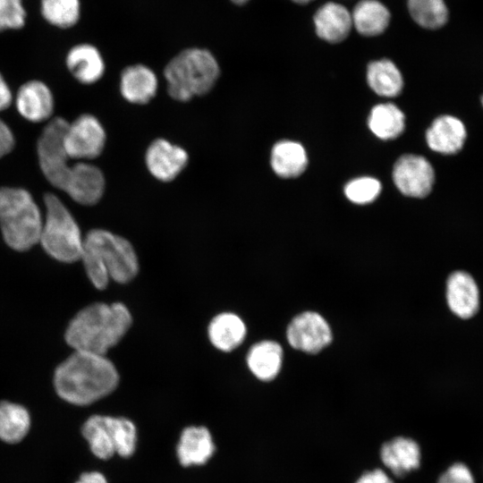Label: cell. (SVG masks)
<instances>
[{
	"instance_id": "obj_1",
	"label": "cell",
	"mask_w": 483,
	"mask_h": 483,
	"mask_svg": "<svg viewBox=\"0 0 483 483\" xmlns=\"http://www.w3.org/2000/svg\"><path fill=\"white\" fill-rule=\"evenodd\" d=\"M119 374L106 355L74 351L55 369L54 385L58 395L70 403L88 405L112 393Z\"/></svg>"
},
{
	"instance_id": "obj_2",
	"label": "cell",
	"mask_w": 483,
	"mask_h": 483,
	"mask_svg": "<svg viewBox=\"0 0 483 483\" xmlns=\"http://www.w3.org/2000/svg\"><path fill=\"white\" fill-rule=\"evenodd\" d=\"M131 323V314L124 304L92 303L71 320L65 340L74 351L106 355L122 340Z\"/></svg>"
},
{
	"instance_id": "obj_3",
	"label": "cell",
	"mask_w": 483,
	"mask_h": 483,
	"mask_svg": "<svg viewBox=\"0 0 483 483\" xmlns=\"http://www.w3.org/2000/svg\"><path fill=\"white\" fill-rule=\"evenodd\" d=\"M80 259L90 282L99 290L105 289L109 280L128 283L139 271L137 254L131 243L104 229H93L86 234Z\"/></svg>"
},
{
	"instance_id": "obj_4",
	"label": "cell",
	"mask_w": 483,
	"mask_h": 483,
	"mask_svg": "<svg viewBox=\"0 0 483 483\" xmlns=\"http://www.w3.org/2000/svg\"><path fill=\"white\" fill-rule=\"evenodd\" d=\"M219 75L220 67L215 56L208 50L198 47L180 52L164 70L167 92L180 102L208 93Z\"/></svg>"
},
{
	"instance_id": "obj_5",
	"label": "cell",
	"mask_w": 483,
	"mask_h": 483,
	"mask_svg": "<svg viewBox=\"0 0 483 483\" xmlns=\"http://www.w3.org/2000/svg\"><path fill=\"white\" fill-rule=\"evenodd\" d=\"M43 218L31 194L21 188H0V228L12 249L24 251L39 242Z\"/></svg>"
},
{
	"instance_id": "obj_6",
	"label": "cell",
	"mask_w": 483,
	"mask_h": 483,
	"mask_svg": "<svg viewBox=\"0 0 483 483\" xmlns=\"http://www.w3.org/2000/svg\"><path fill=\"white\" fill-rule=\"evenodd\" d=\"M46 215L39 242L47 254L61 262L80 259L83 238L80 227L64 204L53 193L44 196Z\"/></svg>"
},
{
	"instance_id": "obj_7",
	"label": "cell",
	"mask_w": 483,
	"mask_h": 483,
	"mask_svg": "<svg viewBox=\"0 0 483 483\" xmlns=\"http://www.w3.org/2000/svg\"><path fill=\"white\" fill-rule=\"evenodd\" d=\"M68 122L62 117L50 120L43 129L37 143L40 169L54 187L64 191L72 165L64 147V135Z\"/></svg>"
},
{
	"instance_id": "obj_8",
	"label": "cell",
	"mask_w": 483,
	"mask_h": 483,
	"mask_svg": "<svg viewBox=\"0 0 483 483\" xmlns=\"http://www.w3.org/2000/svg\"><path fill=\"white\" fill-rule=\"evenodd\" d=\"M106 141V131L99 120L84 114L68 123L64 135V147L71 159L89 160L103 152Z\"/></svg>"
},
{
	"instance_id": "obj_9",
	"label": "cell",
	"mask_w": 483,
	"mask_h": 483,
	"mask_svg": "<svg viewBox=\"0 0 483 483\" xmlns=\"http://www.w3.org/2000/svg\"><path fill=\"white\" fill-rule=\"evenodd\" d=\"M286 336L292 348L316 353L331 343L332 331L320 314L305 311L292 318L287 327Z\"/></svg>"
},
{
	"instance_id": "obj_10",
	"label": "cell",
	"mask_w": 483,
	"mask_h": 483,
	"mask_svg": "<svg viewBox=\"0 0 483 483\" xmlns=\"http://www.w3.org/2000/svg\"><path fill=\"white\" fill-rule=\"evenodd\" d=\"M393 179L404 195L424 198L432 190L435 174L430 163L421 156L407 154L395 163Z\"/></svg>"
},
{
	"instance_id": "obj_11",
	"label": "cell",
	"mask_w": 483,
	"mask_h": 483,
	"mask_svg": "<svg viewBox=\"0 0 483 483\" xmlns=\"http://www.w3.org/2000/svg\"><path fill=\"white\" fill-rule=\"evenodd\" d=\"M187 151L165 139H156L145 153V164L157 180L168 182L174 180L186 167Z\"/></svg>"
},
{
	"instance_id": "obj_12",
	"label": "cell",
	"mask_w": 483,
	"mask_h": 483,
	"mask_svg": "<svg viewBox=\"0 0 483 483\" xmlns=\"http://www.w3.org/2000/svg\"><path fill=\"white\" fill-rule=\"evenodd\" d=\"M105 186L102 171L92 164L80 161L72 165L64 191L77 203L91 206L101 199Z\"/></svg>"
},
{
	"instance_id": "obj_13",
	"label": "cell",
	"mask_w": 483,
	"mask_h": 483,
	"mask_svg": "<svg viewBox=\"0 0 483 483\" xmlns=\"http://www.w3.org/2000/svg\"><path fill=\"white\" fill-rule=\"evenodd\" d=\"M15 105L23 118L32 123H39L52 115L54 98L51 90L44 82L30 80L18 89Z\"/></svg>"
},
{
	"instance_id": "obj_14",
	"label": "cell",
	"mask_w": 483,
	"mask_h": 483,
	"mask_svg": "<svg viewBox=\"0 0 483 483\" xmlns=\"http://www.w3.org/2000/svg\"><path fill=\"white\" fill-rule=\"evenodd\" d=\"M158 80L155 72L143 64L126 67L120 77V92L129 103L144 105L157 94Z\"/></svg>"
},
{
	"instance_id": "obj_15",
	"label": "cell",
	"mask_w": 483,
	"mask_h": 483,
	"mask_svg": "<svg viewBox=\"0 0 483 483\" xmlns=\"http://www.w3.org/2000/svg\"><path fill=\"white\" fill-rule=\"evenodd\" d=\"M446 300L450 309L462 318H471L479 309L478 286L468 273H453L446 285Z\"/></svg>"
},
{
	"instance_id": "obj_16",
	"label": "cell",
	"mask_w": 483,
	"mask_h": 483,
	"mask_svg": "<svg viewBox=\"0 0 483 483\" xmlns=\"http://www.w3.org/2000/svg\"><path fill=\"white\" fill-rule=\"evenodd\" d=\"M380 457L386 468L401 477L419 467L421 452L415 440L398 436L382 445Z\"/></svg>"
},
{
	"instance_id": "obj_17",
	"label": "cell",
	"mask_w": 483,
	"mask_h": 483,
	"mask_svg": "<svg viewBox=\"0 0 483 483\" xmlns=\"http://www.w3.org/2000/svg\"><path fill=\"white\" fill-rule=\"evenodd\" d=\"M313 20L318 36L329 43L344 40L352 27V14L343 5L334 2L320 6Z\"/></svg>"
},
{
	"instance_id": "obj_18",
	"label": "cell",
	"mask_w": 483,
	"mask_h": 483,
	"mask_svg": "<svg viewBox=\"0 0 483 483\" xmlns=\"http://www.w3.org/2000/svg\"><path fill=\"white\" fill-rule=\"evenodd\" d=\"M65 62L72 75L83 84L98 81L105 72V63L100 52L89 44H80L72 47Z\"/></svg>"
},
{
	"instance_id": "obj_19",
	"label": "cell",
	"mask_w": 483,
	"mask_h": 483,
	"mask_svg": "<svg viewBox=\"0 0 483 483\" xmlns=\"http://www.w3.org/2000/svg\"><path fill=\"white\" fill-rule=\"evenodd\" d=\"M466 130L463 123L451 115L437 117L426 133L428 147L442 154H454L463 146Z\"/></svg>"
},
{
	"instance_id": "obj_20",
	"label": "cell",
	"mask_w": 483,
	"mask_h": 483,
	"mask_svg": "<svg viewBox=\"0 0 483 483\" xmlns=\"http://www.w3.org/2000/svg\"><path fill=\"white\" fill-rule=\"evenodd\" d=\"M215 445L208 428H186L180 437L177 455L183 466L203 464L213 455Z\"/></svg>"
},
{
	"instance_id": "obj_21",
	"label": "cell",
	"mask_w": 483,
	"mask_h": 483,
	"mask_svg": "<svg viewBox=\"0 0 483 483\" xmlns=\"http://www.w3.org/2000/svg\"><path fill=\"white\" fill-rule=\"evenodd\" d=\"M208 337L211 343L222 352H231L240 346L246 336V326L234 313L223 312L209 323Z\"/></svg>"
},
{
	"instance_id": "obj_22",
	"label": "cell",
	"mask_w": 483,
	"mask_h": 483,
	"mask_svg": "<svg viewBox=\"0 0 483 483\" xmlns=\"http://www.w3.org/2000/svg\"><path fill=\"white\" fill-rule=\"evenodd\" d=\"M283 362L281 345L271 340L255 343L247 354V365L261 381H270L279 373Z\"/></svg>"
},
{
	"instance_id": "obj_23",
	"label": "cell",
	"mask_w": 483,
	"mask_h": 483,
	"mask_svg": "<svg viewBox=\"0 0 483 483\" xmlns=\"http://www.w3.org/2000/svg\"><path fill=\"white\" fill-rule=\"evenodd\" d=\"M391 14L377 0H360L352 13V26L366 37L383 33L389 25Z\"/></svg>"
},
{
	"instance_id": "obj_24",
	"label": "cell",
	"mask_w": 483,
	"mask_h": 483,
	"mask_svg": "<svg viewBox=\"0 0 483 483\" xmlns=\"http://www.w3.org/2000/svg\"><path fill=\"white\" fill-rule=\"evenodd\" d=\"M308 158L304 148L298 142L282 140L277 142L271 152V166L281 177L292 178L302 174Z\"/></svg>"
},
{
	"instance_id": "obj_25",
	"label": "cell",
	"mask_w": 483,
	"mask_h": 483,
	"mask_svg": "<svg viewBox=\"0 0 483 483\" xmlns=\"http://www.w3.org/2000/svg\"><path fill=\"white\" fill-rule=\"evenodd\" d=\"M367 79L370 88L384 97L399 95L403 85L400 71L387 59L371 62L368 66Z\"/></svg>"
},
{
	"instance_id": "obj_26",
	"label": "cell",
	"mask_w": 483,
	"mask_h": 483,
	"mask_svg": "<svg viewBox=\"0 0 483 483\" xmlns=\"http://www.w3.org/2000/svg\"><path fill=\"white\" fill-rule=\"evenodd\" d=\"M404 115L394 104H380L373 107L369 117L371 131L382 140L397 138L404 130Z\"/></svg>"
},
{
	"instance_id": "obj_27",
	"label": "cell",
	"mask_w": 483,
	"mask_h": 483,
	"mask_svg": "<svg viewBox=\"0 0 483 483\" xmlns=\"http://www.w3.org/2000/svg\"><path fill=\"white\" fill-rule=\"evenodd\" d=\"M30 418L21 405L0 402V438L7 443L21 441L28 433Z\"/></svg>"
},
{
	"instance_id": "obj_28",
	"label": "cell",
	"mask_w": 483,
	"mask_h": 483,
	"mask_svg": "<svg viewBox=\"0 0 483 483\" xmlns=\"http://www.w3.org/2000/svg\"><path fill=\"white\" fill-rule=\"evenodd\" d=\"M82 433L97 457L108 459L115 453L109 416H91L83 425Z\"/></svg>"
},
{
	"instance_id": "obj_29",
	"label": "cell",
	"mask_w": 483,
	"mask_h": 483,
	"mask_svg": "<svg viewBox=\"0 0 483 483\" xmlns=\"http://www.w3.org/2000/svg\"><path fill=\"white\" fill-rule=\"evenodd\" d=\"M407 5L413 21L422 28L436 30L448 21L445 0H407Z\"/></svg>"
},
{
	"instance_id": "obj_30",
	"label": "cell",
	"mask_w": 483,
	"mask_h": 483,
	"mask_svg": "<svg viewBox=\"0 0 483 483\" xmlns=\"http://www.w3.org/2000/svg\"><path fill=\"white\" fill-rule=\"evenodd\" d=\"M43 18L51 25L60 29L74 26L80 18V0H40Z\"/></svg>"
},
{
	"instance_id": "obj_31",
	"label": "cell",
	"mask_w": 483,
	"mask_h": 483,
	"mask_svg": "<svg viewBox=\"0 0 483 483\" xmlns=\"http://www.w3.org/2000/svg\"><path fill=\"white\" fill-rule=\"evenodd\" d=\"M115 453L123 457L131 456L136 447V428L134 424L125 418L109 416Z\"/></svg>"
},
{
	"instance_id": "obj_32",
	"label": "cell",
	"mask_w": 483,
	"mask_h": 483,
	"mask_svg": "<svg viewBox=\"0 0 483 483\" xmlns=\"http://www.w3.org/2000/svg\"><path fill=\"white\" fill-rule=\"evenodd\" d=\"M380 182L372 177H360L349 182L344 192L346 197L357 204L372 202L380 193Z\"/></svg>"
},
{
	"instance_id": "obj_33",
	"label": "cell",
	"mask_w": 483,
	"mask_h": 483,
	"mask_svg": "<svg viewBox=\"0 0 483 483\" xmlns=\"http://www.w3.org/2000/svg\"><path fill=\"white\" fill-rule=\"evenodd\" d=\"M26 10L21 0H0V31L24 26Z\"/></svg>"
},
{
	"instance_id": "obj_34",
	"label": "cell",
	"mask_w": 483,
	"mask_h": 483,
	"mask_svg": "<svg viewBox=\"0 0 483 483\" xmlns=\"http://www.w3.org/2000/svg\"><path fill=\"white\" fill-rule=\"evenodd\" d=\"M437 483H476L470 468L462 462L449 466L438 478Z\"/></svg>"
},
{
	"instance_id": "obj_35",
	"label": "cell",
	"mask_w": 483,
	"mask_h": 483,
	"mask_svg": "<svg viewBox=\"0 0 483 483\" xmlns=\"http://www.w3.org/2000/svg\"><path fill=\"white\" fill-rule=\"evenodd\" d=\"M14 137L9 126L0 119V158L9 152L14 147Z\"/></svg>"
},
{
	"instance_id": "obj_36",
	"label": "cell",
	"mask_w": 483,
	"mask_h": 483,
	"mask_svg": "<svg viewBox=\"0 0 483 483\" xmlns=\"http://www.w3.org/2000/svg\"><path fill=\"white\" fill-rule=\"evenodd\" d=\"M356 483H394L388 475L380 469L367 471L362 474Z\"/></svg>"
},
{
	"instance_id": "obj_37",
	"label": "cell",
	"mask_w": 483,
	"mask_h": 483,
	"mask_svg": "<svg viewBox=\"0 0 483 483\" xmlns=\"http://www.w3.org/2000/svg\"><path fill=\"white\" fill-rule=\"evenodd\" d=\"M12 101V91L3 75L0 73V111L7 109L11 106Z\"/></svg>"
},
{
	"instance_id": "obj_38",
	"label": "cell",
	"mask_w": 483,
	"mask_h": 483,
	"mask_svg": "<svg viewBox=\"0 0 483 483\" xmlns=\"http://www.w3.org/2000/svg\"><path fill=\"white\" fill-rule=\"evenodd\" d=\"M75 483H107V481L101 473L92 471L82 474Z\"/></svg>"
},
{
	"instance_id": "obj_39",
	"label": "cell",
	"mask_w": 483,
	"mask_h": 483,
	"mask_svg": "<svg viewBox=\"0 0 483 483\" xmlns=\"http://www.w3.org/2000/svg\"><path fill=\"white\" fill-rule=\"evenodd\" d=\"M296 4H307L314 0H291Z\"/></svg>"
},
{
	"instance_id": "obj_40",
	"label": "cell",
	"mask_w": 483,
	"mask_h": 483,
	"mask_svg": "<svg viewBox=\"0 0 483 483\" xmlns=\"http://www.w3.org/2000/svg\"><path fill=\"white\" fill-rule=\"evenodd\" d=\"M233 3L236 4H246L249 0H231Z\"/></svg>"
},
{
	"instance_id": "obj_41",
	"label": "cell",
	"mask_w": 483,
	"mask_h": 483,
	"mask_svg": "<svg viewBox=\"0 0 483 483\" xmlns=\"http://www.w3.org/2000/svg\"><path fill=\"white\" fill-rule=\"evenodd\" d=\"M481 102H482V105H483V97H481Z\"/></svg>"
}]
</instances>
